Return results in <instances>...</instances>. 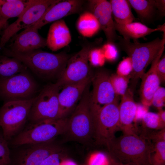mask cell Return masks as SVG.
Returning a JSON list of instances; mask_svg holds the SVG:
<instances>
[{
	"instance_id": "1",
	"label": "cell",
	"mask_w": 165,
	"mask_h": 165,
	"mask_svg": "<svg viewBox=\"0 0 165 165\" xmlns=\"http://www.w3.org/2000/svg\"><path fill=\"white\" fill-rule=\"evenodd\" d=\"M117 41L118 47L126 53L131 60L132 70L129 76L134 88L148 66L164 48L165 33L162 38L158 37L147 42L140 43L137 40L131 42L119 36Z\"/></svg>"
},
{
	"instance_id": "2",
	"label": "cell",
	"mask_w": 165,
	"mask_h": 165,
	"mask_svg": "<svg viewBox=\"0 0 165 165\" xmlns=\"http://www.w3.org/2000/svg\"><path fill=\"white\" fill-rule=\"evenodd\" d=\"M5 53L6 56L19 59L38 77L48 79H57L69 58L65 53L54 54L38 50L23 53L7 50Z\"/></svg>"
},
{
	"instance_id": "3",
	"label": "cell",
	"mask_w": 165,
	"mask_h": 165,
	"mask_svg": "<svg viewBox=\"0 0 165 165\" xmlns=\"http://www.w3.org/2000/svg\"><path fill=\"white\" fill-rule=\"evenodd\" d=\"M106 146L112 157L119 163L151 165L150 156L154 145L143 137L123 134L115 137Z\"/></svg>"
},
{
	"instance_id": "4",
	"label": "cell",
	"mask_w": 165,
	"mask_h": 165,
	"mask_svg": "<svg viewBox=\"0 0 165 165\" xmlns=\"http://www.w3.org/2000/svg\"><path fill=\"white\" fill-rule=\"evenodd\" d=\"M90 84L86 87L80 100L68 118L64 134L67 140L87 144L94 139V127L90 106Z\"/></svg>"
},
{
	"instance_id": "5",
	"label": "cell",
	"mask_w": 165,
	"mask_h": 165,
	"mask_svg": "<svg viewBox=\"0 0 165 165\" xmlns=\"http://www.w3.org/2000/svg\"><path fill=\"white\" fill-rule=\"evenodd\" d=\"M68 119H46L31 123L16 136L13 143L20 146L53 141L56 137L65 133Z\"/></svg>"
},
{
	"instance_id": "6",
	"label": "cell",
	"mask_w": 165,
	"mask_h": 165,
	"mask_svg": "<svg viewBox=\"0 0 165 165\" xmlns=\"http://www.w3.org/2000/svg\"><path fill=\"white\" fill-rule=\"evenodd\" d=\"M35 98L7 102L0 108V127L7 141L16 135L25 124Z\"/></svg>"
},
{
	"instance_id": "7",
	"label": "cell",
	"mask_w": 165,
	"mask_h": 165,
	"mask_svg": "<svg viewBox=\"0 0 165 165\" xmlns=\"http://www.w3.org/2000/svg\"><path fill=\"white\" fill-rule=\"evenodd\" d=\"M38 85L27 70L8 78H0V97L6 102L35 97Z\"/></svg>"
},
{
	"instance_id": "8",
	"label": "cell",
	"mask_w": 165,
	"mask_h": 165,
	"mask_svg": "<svg viewBox=\"0 0 165 165\" xmlns=\"http://www.w3.org/2000/svg\"><path fill=\"white\" fill-rule=\"evenodd\" d=\"M60 89L55 83L45 86L35 97L28 120L31 123L46 119H62L58 95Z\"/></svg>"
},
{
	"instance_id": "9",
	"label": "cell",
	"mask_w": 165,
	"mask_h": 165,
	"mask_svg": "<svg viewBox=\"0 0 165 165\" xmlns=\"http://www.w3.org/2000/svg\"><path fill=\"white\" fill-rule=\"evenodd\" d=\"M118 101L104 105L92 116L94 127V139L97 144H107L120 130Z\"/></svg>"
},
{
	"instance_id": "10",
	"label": "cell",
	"mask_w": 165,
	"mask_h": 165,
	"mask_svg": "<svg viewBox=\"0 0 165 165\" xmlns=\"http://www.w3.org/2000/svg\"><path fill=\"white\" fill-rule=\"evenodd\" d=\"M60 0H30L18 19L4 31L0 40V49L20 30L27 29L36 23L51 6Z\"/></svg>"
},
{
	"instance_id": "11",
	"label": "cell",
	"mask_w": 165,
	"mask_h": 165,
	"mask_svg": "<svg viewBox=\"0 0 165 165\" xmlns=\"http://www.w3.org/2000/svg\"><path fill=\"white\" fill-rule=\"evenodd\" d=\"M92 49L90 46H85L69 58L56 82L60 90L65 86L82 82L92 76L88 63L89 54Z\"/></svg>"
},
{
	"instance_id": "12",
	"label": "cell",
	"mask_w": 165,
	"mask_h": 165,
	"mask_svg": "<svg viewBox=\"0 0 165 165\" xmlns=\"http://www.w3.org/2000/svg\"><path fill=\"white\" fill-rule=\"evenodd\" d=\"M110 76L102 70L92 75L93 89L90 92L89 102L92 116L104 105L118 101V96L114 90Z\"/></svg>"
},
{
	"instance_id": "13",
	"label": "cell",
	"mask_w": 165,
	"mask_h": 165,
	"mask_svg": "<svg viewBox=\"0 0 165 165\" xmlns=\"http://www.w3.org/2000/svg\"><path fill=\"white\" fill-rule=\"evenodd\" d=\"M88 2V9L98 21L107 42L114 44L117 40L118 36L115 29L110 2L106 0H90Z\"/></svg>"
},
{
	"instance_id": "14",
	"label": "cell",
	"mask_w": 165,
	"mask_h": 165,
	"mask_svg": "<svg viewBox=\"0 0 165 165\" xmlns=\"http://www.w3.org/2000/svg\"><path fill=\"white\" fill-rule=\"evenodd\" d=\"M84 2L81 0H61L50 8L36 23L28 28L38 30L48 24L77 13L81 10Z\"/></svg>"
},
{
	"instance_id": "15",
	"label": "cell",
	"mask_w": 165,
	"mask_h": 165,
	"mask_svg": "<svg viewBox=\"0 0 165 165\" xmlns=\"http://www.w3.org/2000/svg\"><path fill=\"white\" fill-rule=\"evenodd\" d=\"M92 76L82 82L65 86L61 89L58 99L62 118L67 117L73 112L86 87L91 82Z\"/></svg>"
},
{
	"instance_id": "16",
	"label": "cell",
	"mask_w": 165,
	"mask_h": 165,
	"mask_svg": "<svg viewBox=\"0 0 165 165\" xmlns=\"http://www.w3.org/2000/svg\"><path fill=\"white\" fill-rule=\"evenodd\" d=\"M29 145L20 154L17 165H39L50 155L63 150L60 146L53 141Z\"/></svg>"
},
{
	"instance_id": "17",
	"label": "cell",
	"mask_w": 165,
	"mask_h": 165,
	"mask_svg": "<svg viewBox=\"0 0 165 165\" xmlns=\"http://www.w3.org/2000/svg\"><path fill=\"white\" fill-rule=\"evenodd\" d=\"M137 105L133 98L132 90L127 89L122 96L119 105V120L120 130L123 134H136L134 122Z\"/></svg>"
},
{
	"instance_id": "18",
	"label": "cell",
	"mask_w": 165,
	"mask_h": 165,
	"mask_svg": "<svg viewBox=\"0 0 165 165\" xmlns=\"http://www.w3.org/2000/svg\"><path fill=\"white\" fill-rule=\"evenodd\" d=\"M9 50L16 53L28 52L46 46V39L38 30L28 28L15 36Z\"/></svg>"
},
{
	"instance_id": "19",
	"label": "cell",
	"mask_w": 165,
	"mask_h": 165,
	"mask_svg": "<svg viewBox=\"0 0 165 165\" xmlns=\"http://www.w3.org/2000/svg\"><path fill=\"white\" fill-rule=\"evenodd\" d=\"M164 49H163L151 63L150 69L142 76L140 89L142 104L148 107L152 105L153 95L160 87L161 82L156 72L157 63L161 57Z\"/></svg>"
},
{
	"instance_id": "20",
	"label": "cell",
	"mask_w": 165,
	"mask_h": 165,
	"mask_svg": "<svg viewBox=\"0 0 165 165\" xmlns=\"http://www.w3.org/2000/svg\"><path fill=\"white\" fill-rule=\"evenodd\" d=\"M71 41L68 28L64 21L61 19L53 22L50 26L46 46L52 51H57L68 45Z\"/></svg>"
},
{
	"instance_id": "21",
	"label": "cell",
	"mask_w": 165,
	"mask_h": 165,
	"mask_svg": "<svg viewBox=\"0 0 165 165\" xmlns=\"http://www.w3.org/2000/svg\"><path fill=\"white\" fill-rule=\"evenodd\" d=\"M114 24L116 31L122 35L123 38L127 40L133 39L136 40L155 31L165 32V23L159 25L156 28L148 27L142 23L138 22L121 24L114 21Z\"/></svg>"
},
{
	"instance_id": "22",
	"label": "cell",
	"mask_w": 165,
	"mask_h": 165,
	"mask_svg": "<svg viewBox=\"0 0 165 165\" xmlns=\"http://www.w3.org/2000/svg\"><path fill=\"white\" fill-rule=\"evenodd\" d=\"M30 1V0H0V27L2 28L9 19L18 17Z\"/></svg>"
},
{
	"instance_id": "23",
	"label": "cell",
	"mask_w": 165,
	"mask_h": 165,
	"mask_svg": "<svg viewBox=\"0 0 165 165\" xmlns=\"http://www.w3.org/2000/svg\"><path fill=\"white\" fill-rule=\"evenodd\" d=\"M131 7L143 24L150 23L158 18L155 0H128Z\"/></svg>"
},
{
	"instance_id": "24",
	"label": "cell",
	"mask_w": 165,
	"mask_h": 165,
	"mask_svg": "<svg viewBox=\"0 0 165 165\" xmlns=\"http://www.w3.org/2000/svg\"><path fill=\"white\" fill-rule=\"evenodd\" d=\"M109 2L115 22L125 24L136 20V18L132 12L131 6L128 0H111Z\"/></svg>"
},
{
	"instance_id": "25",
	"label": "cell",
	"mask_w": 165,
	"mask_h": 165,
	"mask_svg": "<svg viewBox=\"0 0 165 165\" xmlns=\"http://www.w3.org/2000/svg\"><path fill=\"white\" fill-rule=\"evenodd\" d=\"M76 27L80 34L86 37L94 35L101 29L98 21L90 11H86L80 15L77 22Z\"/></svg>"
},
{
	"instance_id": "26",
	"label": "cell",
	"mask_w": 165,
	"mask_h": 165,
	"mask_svg": "<svg viewBox=\"0 0 165 165\" xmlns=\"http://www.w3.org/2000/svg\"><path fill=\"white\" fill-rule=\"evenodd\" d=\"M27 69V67L16 58L6 56L0 57V78L10 77Z\"/></svg>"
},
{
	"instance_id": "27",
	"label": "cell",
	"mask_w": 165,
	"mask_h": 165,
	"mask_svg": "<svg viewBox=\"0 0 165 165\" xmlns=\"http://www.w3.org/2000/svg\"><path fill=\"white\" fill-rule=\"evenodd\" d=\"M110 80L114 90L118 95H124L127 90L130 77L129 75L123 76L113 74L110 76Z\"/></svg>"
},
{
	"instance_id": "28",
	"label": "cell",
	"mask_w": 165,
	"mask_h": 165,
	"mask_svg": "<svg viewBox=\"0 0 165 165\" xmlns=\"http://www.w3.org/2000/svg\"><path fill=\"white\" fill-rule=\"evenodd\" d=\"M144 127L156 130H160L165 128V124L161 121L158 113L151 112H147L142 119Z\"/></svg>"
},
{
	"instance_id": "29",
	"label": "cell",
	"mask_w": 165,
	"mask_h": 165,
	"mask_svg": "<svg viewBox=\"0 0 165 165\" xmlns=\"http://www.w3.org/2000/svg\"><path fill=\"white\" fill-rule=\"evenodd\" d=\"M150 160L151 165H165V141L155 143Z\"/></svg>"
},
{
	"instance_id": "30",
	"label": "cell",
	"mask_w": 165,
	"mask_h": 165,
	"mask_svg": "<svg viewBox=\"0 0 165 165\" xmlns=\"http://www.w3.org/2000/svg\"><path fill=\"white\" fill-rule=\"evenodd\" d=\"M10 151L7 141L0 132V165H9L10 163Z\"/></svg>"
},
{
	"instance_id": "31",
	"label": "cell",
	"mask_w": 165,
	"mask_h": 165,
	"mask_svg": "<svg viewBox=\"0 0 165 165\" xmlns=\"http://www.w3.org/2000/svg\"><path fill=\"white\" fill-rule=\"evenodd\" d=\"M112 158H108L105 153L97 152L91 156L89 162V165H110Z\"/></svg>"
},
{
	"instance_id": "32",
	"label": "cell",
	"mask_w": 165,
	"mask_h": 165,
	"mask_svg": "<svg viewBox=\"0 0 165 165\" xmlns=\"http://www.w3.org/2000/svg\"><path fill=\"white\" fill-rule=\"evenodd\" d=\"M165 89L160 87L155 93L152 102V105L159 110L162 109L165 106Z\"/></svg>"
},
{
	"instance_id": "33",
	"label": "cell",
	"mask_w": 165,
	"mask_h": 165,
	"mask_svg": "<svg viewBox=\"0 0 165 165\" xmlns=\"http://www.w3.org/2000/svg\"><path fill=\"white\" fill-rule=\"evenodd\" d=\"M105 56L101 48L97 47L92 49L89 54V60L94 65L103 64L104 62Z\"/></svg>"
},
{
	"instance_id": "34",
	"label": "cell",
	"mask_w": 165,
	"mask_h": 165,
	"mask_svg": "<svg viewBox=\"0 0 165 165\" xmlns=\"http://www.w3.org/2000/svg\"><path fill=\"white\" fill-rule=\"evenodd\" d=\"M132 70L130 59L127 57L123 59L119 63L117 68V74L123 76L129 75Z\"/></svg>"
},
{
	"instance_id": "35",
	"label": "cell",
	"mask_w": 165,
	"mask_h": 165,
	"mask_svg": "<svg viewBox=\"0 0 165 165\" xmlns=\"http://www.w3.org/2000/svg\"><path fill=\"white\" fill-rule=\"evenodd\" d=\"M105 57L107 59L115 60L118 55V51L114 44L107 42L103 45L101 48Z\"/></svg>"
},
{
	"instance_id": "36",
	"label": "cell",
	"mask_w": 165,
	"mask_h": 165,
	"mask_svg": "<svg viewBox=\"0 0 165 165\" xmlns=\"http://www.w3.org/2000/svg\"><path fill=\"white\" fill-rule=\"evenodd\" d=\"M63 150L52 154L45 159L39 165H60Z\"/></svg>"
},
{
	"instance_id": "37",
	"label": "cell",
	"mask_w": 165,
	"mask_h": 165,
	"mask_svg": "<svg viewBox=\"0 0 165 165\" xmlns=\"http://www.w3.org/2000/svg\"><path fill=\"white\" fill-rule=\"evenodd\" d=\"M156 72L161 82L165 81V56H163L158 61L156 67Z\"/></svg>"
},
{
	"instance_id": "38",
	"label": "cell",
	"mask_w": 165,
	"mask_h": 165,
	"mask_svg": "<svg viewBox=\"0 0 165 165\" xmlns=\"http://www.w3.org/2000/svg\"><path fill=\"white\" fill-rule=\"evenodd\" d=\"M148 140H151L155 143L165 141V128L153 132L144 137Z\"/></svg>"
},
{
	"instance_id": "39",
	"label": "cell",
	"mask_w": 165,
	"mask_h": 165,
	"mask_svg": "<svg viewBox=\"0 0 165 165\" xmlns=\"http://www.w3.org/2000/svg\"><path fill=\"white\" fill-rule=\"evenodd\" d=\"M147 107L143 105V106H140L137 105L134 122H137L141 120H142L144 115L148 112Z\"/></svg>"
},
{
	"instance_id": "40",
	"label": "cell",
	"mask_w": 165,
	"mask_h": 165,
	"mask_svg": "<svg viewBox=\"0 0 165 165\" xmlns=\"http://www.w3.org/2000/svg\"><path fill=\"white\" fill-rule=\"evenodd\" d=\"M158 13V18H161L165 15V0H155Z\"/></svg>"
},
{
	"instance_id": "41",
	"label": "cell",
	"mask_w": 165,
	"mask_h": 165,
	"mask_svg": "<svg viewBox=\"0 0 165 165\" xmlns=\"http://www.w3.org/2000/svg\"><path fill=\"white\" fill-rule=\"evenodd\" d=\"M161 122L164 124H165V111L162 109L159 110L158 113Z\"/></svg>"
},
{
	"instance_id": "42",
	"label": "cell",
	"mask_w": 165,
	"mask_h": 165,
	"mask_svg": "<svg viewBox=\"0 0 165 165\" xmlns=\"http://www.w3.org/2000/svg\"><path fill=\"white\" fill-rule=\"evenodd\" d=\"M60 165H77L73 161L69 160H67L62 161Z\"/></svg>"
},
{
	"instance_id": "43",
	"label": "cell",
	"mask_w": 165,
	"mask_h": 165,
	"mask_svg": "<svg viewBox=\"0 0 165 165\" xmlns=\"http://www.w3.org/2000/svg\"><path fill=\"white\" fill-rule=\"evenodd\" d=\"M110 165H119V163L112 159Z\"/></svg>"
},
{
	"instance_id": "44",
	"label": "cell",
	"mask_w": 165,
	"mask_h": 165,
	"mask_svg": "<svg viewBox=\"0 0 165 165\" xmlns=\"http://www.w3.org/2000/svg\"><path fill=\"white\" fill-rule=\"evenodd\" d=\"M119 165H141L139 164L134 163H128L123 164L119 163Z\"/></svg>"
},
{
	"instance_id": "45",
	"label": "cell",
	"mask_w": 165,
	"mask_h": 165,
	"mask_svg": "<svg viewBox=\"0 0 165 165\" xmlns=\"http://www.w3.org/2000/svg\"><path fill=\"white\" fill-rule=\"evenodd\" d=\"M2 28H1V27H0V31L1 30V29H2Z\"/></svg>"
}]
</instances>
